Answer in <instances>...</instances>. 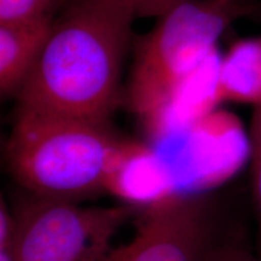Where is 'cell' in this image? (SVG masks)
<instances>
[{
  "instance_id": "1",
  "label": "cell",
  "mask_w": 261,
  "mask_h": 261,
  "mask_svg": "<svg viewBox=\"0 0 261 261\" xmlns=\"http://www.w3.org/2000/svg\"><path fill=\"white\" fill-rule=\"evenodd\" d=\"M137 19L128 0H73L16 94L18 107L108 122Z\"/></svg>"
},
{
  "instance_id": "2",
  "label": "cell",
  "mask_w": 261,
  "mask_h": 261,
  "mask_svg": "<svg viewBox=\"0 0 261 261\" xmlns=\"http://www.w3.org/2000/svg\"><path fill=\"white\" fill-rule=\"evenodd\" d=\"M127 148L108 122L17 107L5 155L32 195L75 202L110 188Z\"/></svg>"
},
{
  "instance_id": "3",
  "label": "cell",
  "mask_w": 261,
  "mask_h": 261,
  "mask_svg": "<svg viewBox=\"0 0 261 261\" xmlns=\"http://www.w3.org/2000/svg\"><path fill=\"white\" fill-rule=\"evenodd\" d=\"M257 0H184L159 16L139 40L130 71L127 100L146 122L174 90L215 52L223 33L249 18Z\"/></svg>"
},
{
  "instance_id": "4",
  "label": "cell",
  "mask_w": 261,
  "mask_h": 261,
  "mask_svg": "<svg viewBox=\"0 0 261 261\" xmlns=\"http://www.w3.org/2000/svg\"><path fill=\"white\" fill-rule=\"evenodd\" d=\"M16 261H93L133 213L33 195L14 211Z\"/></svg>"
},
{
  "instance_id": "5",
  "label": "cell",
  "mask_w": 261,
  "mask_h": 261,
  "mask_svg": "<svg viewBox=\"0 0 261 261\" xmlns=\"http://www.w3.org/2000/svg\"><path fill=\"white\" fill-rule=\"evenodd\" d=\"M213 213L203 196L171 192L140 217L128 243L93 261H207L214 250Z\"/></svg>"
},
{
  "instance_id": "6",
  "label": "cell",
  "mask_w": 261,
  "mask_h": 261,
  "mask_svg": "<svg viewBox=\"0 0 261 261\" xmlns=\"http://www.w3.org/2000/svg\"><path fill=\"white\" fill-rule=\"evenodd\" d=\"M55 18L0 24V93L16 96L31 75L55 27Z\"/></svg>"
},
{
  "instance_id": "7",
  "label": "cell",
  "mask_w": 261,
  "mask_h": 261,
  "mask_svg": "<svg viewBox=\"0 0 261 261\" xmlns=\"http://www.w3.org/2000/svg\"><path fill=\"white\" fill-rule=\"evenodd\" d=\"M218 90L220 99L261 102V37L237 41L221 58Z\"/></svg>"
},
{
  "instance_id": "8",
  "label": "cell",
  "mask_w": 261,
  "mask_h": 261,
  "mask_svg": "<svg viewBox=\"0 0 261 261\" xmlns=\"http://www.w3.org/2000/svg\"><path fill=\"white\" fill-rule=\"evenodd\" d=\"M67 0H0V24L55 18Z\"/></svg>"
},
{
  "instance_id": "9",
  "label": "cell",
  "mask_w": 261,
  "mask_h": 261,
  "mask_svg": "<svg viewBox=\"0 0 261 261\" xmlns=\"http://www.w3.org/2000/svg\"><path fill=\"white\" fill-rule=\"evenodd\" d=\"M249 149L253 201L257 220V246L261 261V102L254 106L249 128Z\"/></svg>"
},
{
  "instance_id": "10",
  "label": "cell",
  "mask_w": 261,
  "mask_h": 261,
  "mask_svg": "<svg viewBox=\"0 0 261 261\" xmlns=\"http://www.w3.org/2000/svg\"><path fill=\"white\" fill-rule=\"evenodd\" d=\"M137 18L159 17L184 0H128Z\"/></svg>"
},
{
  "instance_id": "11",
  "label": "cell",
  "mask_w": 261,
  "mask_h": 261,
  "mask_svg": "<svg viewBox=\"0 0 261 261\" xmlns=\"http://www.w3.org/2000/svg\"><path fill=\"white\" fill-rule=\"evenodd\" d=\"M207 261H260V259L243 247L237 244H228V246L214 248Z\"/></svg>"
},
{
  "instance_id": "12",
  "label": "cell",
  "mask_w": 261,
  "mask_h": 261,
  "mask_svg": "<svg viewBox=\"0 0 261 261\" xmlns=\"http://www.w3.org/2000/svg\"><path fill=\"white\" fill-rule=\"evenodd\" d=\"M249 19H252V21L261 25V2H257L255 9H254L252 15L249 16Z\"/></svg>"
}]
</instances>
